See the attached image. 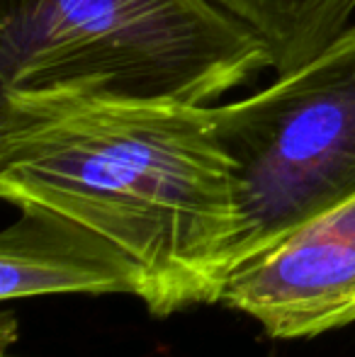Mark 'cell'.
Listing matches in <instances>:
<instances>
[{
	"label": "cell",
	"mask_w": 355,
	"mask_h": 357,
	"mask_svg": "<svg viewBox=\"0 0 355 357\" xmlns=\"http://www.w3.org/2000/svg\"><path fill=\"white\" fill-rule=\"evenodd\" d=\"M0 195L114 245L153 316L217 304L236 195L214 105L88 98L0 114Z\"/></svg>",
	"instance_id": "1"
},
{
	"label": "cell",
	"mask_w": 355,
	"mask_h": 357,
	"mask_svg": "<svg viewBox=\"0 0 355 357\" xmlns=\"http://www.w3.org/2000/svg\"><path fill=\"white\" fill-rule=\"evenodd\" d=\"M270 52L217 0H0V114L88 98L214 105Z\"/></svg>",
	"instance_id": "2"
},
{
	"label": "cell",
	"mask_w": 355,
	"mask_h": 357,
	"mask_svg": "<svg viewBox=\"0 0 355 357\" xmlns=\"http://www.w3.org/2000/svg\"><path fill=\"white\" fill-rule=\"evenodd\" d=\"M214 122L236 195L222 291L229 275L355 199V24L268 88L214 105Z\"/></svg>",
	"instance_id": "3"
},
{
	"label": "cell",
	"mask_w": 355,
	"mask_h": 357,
	"mask_svg": "<svg viewBox=\"0 0 355 357\" xmlns=\"http://www.w3.org/2000/svg\"><path fill=\"white\" fill-rule=\"evenodd\" d=\"M217 304L251 316L275 340L314 338L355 324V199L229 275Z\"/></svg>",
	"instance_id": "4"
},
{
	"label": "cell",
	"mask_w": 355,
	"mask_h": 357,
	"mask_svg": "<svg viewBox=\"0 0 355 357\" xmlns=\"http://www.w3.org/2000/svg\"><path fill=\"white\" fill-rule=\"evenodd\" d=\"M132 294L144 278L129 258L93 231L37 209H20L0 236L3 301L44 294Z\"/></svg>",
	"instance_id": "5"
},
{
	"label": "cell",
	"mask_w": 355,
	"mask_h": 357,
	"mask_svg": "<svg viewBox=\"0 0 355 357\" xmlns=\"http://www.w3.org/2000/svg\"><path fill=\"white\" fill-rule=\"evenodd\" d=\"M266 42L275 73L309 61L351 24L355 0H217Z\"/></svg>",
	"instance_id": "6"
},
{
	"label": "cell",
	"mask_w": 355,
	"mask_h": 357,
	"mask_svg": "<svg viewBox=\"0 0 355 357\" xmlns=\"http://www.w3.org/2000/svg\"><path fill=\"white\" fill-rule=\"evenodd\" d=\"M3 357H10V355H8V353H3Z\"/></svg>",
	"instance_id": "7"
}]
</instances>
